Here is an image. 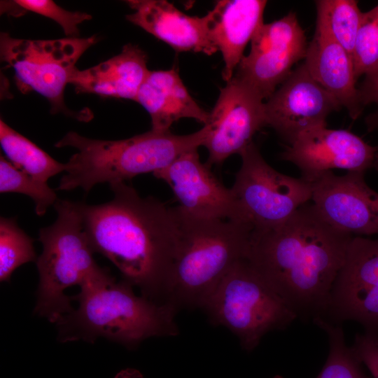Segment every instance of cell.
Returning <instances> with one entry per match:
<instances>
[{
    "mask_svg": "<svg viewBox=\"0 0 378 378\" xmlns=\"http://www.w3.org/2000/svg\"><path fill=\"white\" fill-rule=\"evenodd\" d=\"M113 197L100 204L80 202L83 227L94 253L108 258L122 280L141 295L166 302L179 236L176 208L142 197L125 182L109 185Z\"/></svg>",
    "mask_w": 378,
    "mask_h": 378,
    "instance_id": "cell-1",
    "label": "cell"
},
{
    "mask_svg": "<svg viewBox=\"0 0 378 378\" xmlns=\"http://www.w3.org/2000/svg\"><path fill=\"white\" fill-rule=\"evenodd\" d=\"M352 237L331 227L309 202L281 225L253 230L246 258L296 314L324 310Z\"/></svg>",
    "mask_w": 378,
    "mask_h": 378,
    "instance_id": "cell-2",
    "label": "cell"
},
{
    "mask_svg": "<svg viewBox=\"0 0 378 378\" xmlns=\"http://www.w3.org/2000/svg\"><path fill=\"white\" fill-rule=\"evenodd\" d=\"M133 288L124 280L117 281L110 272L80 287L72 297L78 307L55 323L59 342L94 343L105 338L133 349L150 337L178 335V309L139 296Z\"/></svg>",
    "mask_w": 378,
    "mask_h": 378,
    "instance_id": "cell-3",
    "label": "cell"
},
{
    "mask_svg": "<svg viewBox=\"0 0 378 378\" xmlns=\"http://www.w3.org/2000/svg\"><path fill=\"white\" fill-rule=\"evenodd\" d=\"M210 133L208 125L186 135L151 130L121 140L85 137L75 132L64 135L55 146L77 151L65 163V174L57 190L80 188L85 192L99 183L125 182L139 174L162 169L181 155L204 146Z\"/></svg>",
    "mask_w": 378,
    "mask_h": 378,
    "instance_id": "cell-4",
    "label": "cell"
},
{
    "mask_svg": "<svg viewBox=\"0 0 378 378\" xmlns=\"http://www.w3.org/2000/svg\"><path fill=\"white\" fill-rule=\"evenodd\" d=\"M176 210L180 236L165 301L178 309H202L225 274L246 258L253 228L242 220L195 218Z\"/></svg>",
    "mask_w": 378,
    "mask_h": 378,
    "instance_id": "cell-5",
    "label": "cell"
},
{
    "mask_svg": "<svg viewBox=\"0 0 378 378\" xmlns=\"http://www.w3.org/2000/svg\"><path fill=\"white\" fill-rule=\"evenodd\" d=\"M54 207L56 220L38 233L42 252L36 260L39 282L34 313L56 323L74 309L72 297L65 294L68 288H80L109 272L93 257L80 202L58 199Z\"/></svg>",
    "mask_w": 378,
    "mask_h": 378,
    "instance_id": "cell-6",
    "label": "cell"
},
{
    "mask_svg": "<svg viewBox=\"0 0 378 378\" xmlns=\"http://www.w3.org/2000/svg\"><path fill=\"white\" fill-rule=\"evenodd\" d=\"M202 309L212 324L227 328L248 351L297 316L246 258L225 274Z\"/></svg>",
    "mask_w": 378,
    "mask_h": 378,
    "instance_id": "cell-7",
    "label": "cell"
},
{
    "mask_svg": "<svg viewBox=\"0 0 378 378\" xmlns=\"http://www.w3.org/2000/svg\"><path fill=\"white\" fill-rule=\"evenodd\" d=\"M97 41L96 36L53 40H28L1 33V59L14 71L18 88L34 91L46 98L52 113L66 112L65 88L76 70L82 55Z\"/></svg>",
    "mask_w": 378,
    "mask_h": 378,
    "instance_id": "cell-8",
    "label": "cell"
},
{
    "mask_svg": "<svg viewBox=\"0 0 378 378\" xmlns=\"http://www.w3.org/2000/svg\"><path fill=\"white\" fill-rule=\"evenodd\" d=\"M241 165L231 188L244 220L262 231L276 227L312 200V185L279 172L251 142L240 154Z\"/></svg>",
    "mask_w": 378,
    "mask_h": 378,
    "instance_id": "cell-9",
    "label": "cell"
},
{
    "mask_svg": "<svg viewBox=\"0 0 378 378\" xmlns=\"http://www.w3.org/2000/svg\"><path fill=\"white\" fill-rule=\"evenodd\" d=\"M249 53L244 56L234 76L268 99L290 75L293 66L304 59L308 44L294 13L263 23L253 37Z\"/></svg>",
    "mask_w": 378,
    "mask_h": 378,
    "instance_id": "cell-10",
    "label": "cell"
},
{
    "mask_svg": "<svg viewBox=\"0 0 378 378\" xmlns=\"http://www.w3.org/2000/svg\"><path fill=\"white\" fill-rule=\"evenodd\" d=\"M263 100L253 88L234 76L220 89L206 124L210 127L204 144L209 153L207 165L222 164L253 142L254 134L266 126Z\"/></svg>",
    "mask_w": 378,
    "mask_h": 378,
    "instance_id": "cell-11",
    "label": "cell"
},
{
    "mask_svg": "<svg viewBox=\"0 0 378 378\" xmlns=\"http://www.w3.org/2000/svg\"><path fill=\"white\" fill-rule=\"evenodd\" d=\"M363 172L337 176L331 171L312 181V204L334 229L351 236L378 234V192Z\"/></svg>",
    "mask_w": 378,
    "mask_h": 378,
    "instance_id": "cell-12",
    "label": "cell"
},
{
    "mask_svg": "<svg viewBox=\"0 0 378 378\" xmlns=\"http://www.w3.org/2000/svg\"><path fill=\"white\" fill-rule=\"evenodd\" d=\"M342 108L303 62L265 103V124L290 145L304 132L327 126L328 115Z\"/></svg>",
    "mask_w": 378,
    "mask_h": 378,
    "instance_id": "cell-13",
    "label": "cell"
},
{
    "mask_svg": "<svg viewBox=\"0 0 378 378\" xmlns=\"http://www.w3.org/2000/svg\"><path fill=\"white\" fill-rule=\"evenodd\" d=\"M153 174L169 186L179 204L176 208L183 215L246 222L232 190L226 188L211 167L200 161L197 149L185 153Z\"/></svg>",
    "mask_w": 378,
    "mask_h": 378,
    "instance_id": "cell-14",
    "label": "cell"
},
{
    "mask_svg": "<svg viewBox=\"0 0 378 378\" xmlns=\"http://www.w3.org/2000/svg\"><path fill=\"white\" fill-rule=\"evenodd\" d=\"M296 165L301 177L311 183L332 169L363 172L378 163L377 147L345 130L316 127L304 132L281 153Z\"/></svg>",
    "mask_w": 378,
    "mask_h": 378,
    "instance_id": "cell-15",
    "label": "cell"
},
{
    "mask_svg": "<svg viewBox=\"0 0 378 378\" xmlns=\"http://www.w3.org/2000/svg\"><path fill=\"white\" fill-rule=\"evenodd\" d=\"M337 316L378 329V238L354 236L331 292L328 308Z\"/></svg>",
    "mask_w": 378,
    "mask_h": 378,
    "instance_id": "cell-16",
    "label": "cell"
},
{
    "mask_svg": "<svg viewBox=\"0 0 378 378\" xmlns=\"http://www.w3.org/2000/svg\"><path fill=\"white\" fill-rule=\"evenodd\" d=\"M134 10L128 21L142 28L178 52L211 55L218 52L212 43L206 15H188L165 0H130Z\"/></svg>",
    "mask_w": 378,
    "mask_h": 378,
    "instance_id": "cell-17",
    "label": "cell"
},
{
    "mask_svg": "<svg viewBox=\"0 0 378 378\" xmlns=\"http://www.w3.org/2000/svg\"><path fill=\"white\" fill-rule=\"evenodd\" d=\"M264 0H221L206 15L212 43L222 54V76L226 82L244 55V50L263 22Z\"/></svg>",
    "mask_w": 378,
    "mask_h": 378,
    "instance_id": "cell-18",
    "label": "cell"
},
{
    "mask_svg": "<svg viewBox=\"0 0 378 378\" xmlns=\"http://www.w3.org/2000/svg\"><path fill=\"white\" fill-rule=\"evenodd\" d=\"M309 73L355 120L361 104L351 56L337 42L316 28L304 62Z\"/></svg>",
    "mask_w": 378,
    "mask_h": 378,
    "instance_id": "cell-19",
    "label": "cell"
},
{
    "mask_svg": "<svg viewBox=\"0 0 378 378\" xmlns=\"http://www.w3.org/2000/svg\"><path fill=\"white\" fill-rule=\"evenodd\" d=\"M147 55L137 46L125 45L120 53L84 70L70 80L77 92L135 101L149 70Z\"/></svg>",
    "mask_w": 378,
    "mask_h": 378,
    "instance_id": "cell-20",
    "label": "cell"
},
{
    "mask_svg": "<svg viewBox=\"0 0 378 378\" xmlns=\"http://www.w3.org/2000/svg\"><path fill=\"white\" fill-rule=\"evenodd\" d=\"M135 102L148 113L151 130L156 131H170L181 118H192L204 125L209 118V113L194 100L174 69L149 71Z\"/></svg>",
    "mask_w": 378,
    "mask_h": 378,
    "instance_id": "cell-21",
    "label": "cell"
},
{
    "mask_svg": "<svg viewBox=\"0 0 378 378\" xmlns=\"http://www.w3.org/2000/svg\"><path fill=\"white\" fill-rule=\"evenodd\" d=\"M0 144L6 158L13 166L39 181L47 183L51 177L65 171V163L52 158L2 120Z\"/></svg>",
    "mask_w": 378,
    "mask_h": 378,
    "instance_id": "cell-22",
    "label": "cell"
},
{
    "mask_svg": "<svg viewBox=\"0 0 378 378\" xmlns=\"http://www.w3.org/2000/svg\"><path fill=\"white\" fill-rule=\"evenodd\" d=\"M316 28L329 35L351 56L363 13L354 0L315 1Z\"/></svg>",
    "mask_w": 378,
    "mask_h": 378,
    "instance_id": "cell-23",
    "label": "cell"
},
{
    "mask_svg": "<svg viewBox=\"0 0 378 378\" xmlns=\"http://www.w3.org/2000/svg\"><path fill=\"white\" fill-rule=\"evenodd\" d=\"M37 258L29 237L17 224L15 218H0V281H9L13 272Z\"/></svg>",
    "mask_w": 378,
    "mask_h": 378,
    "instance_id": "cell-24",
    "label": "cell"
},
{
    "mask_svg": "<svg viewBox=\"0 0 378 378\" xmlns=\"http://www.w3.org/2000/svg\"><path fill=\"white\" fill-rule=\"evenodd\" d=\"M0 192H15L31 198L38 216L45 214L58 200L55 190L46 182L39 181L13 166L0 156Z\"/></svg>",
    "mask_w": 378,
    "mask_h": 378,
    "instance_id": "cell-25",
    "label": "cell"
},
{
    "mask_svg": "<svg viewBox=\"0 0 378 378\" xmlns=\"http://www.w3.org/2000/svg\"><path fill=\"white\" fill-rule=\"evenodd\" d=\"M315 318L316 323L328 333L330 343L328 359L316 378H367L354 350L346 346L342 329L321 317Z\"/></svg>",
    "mask_w": 378,
    "mask_h": 378,
    "instance_id": "cell-26",
    "label": "cell"
},
{
    "mask_svg": "<svg viewBox=\"0 0 378 378\" xmlns=\"http://www.w3.org/2000/svg\"><path fill=\"white\" fill-rule=\"evenodd\" d=\"M352 60L357 80L378 64V4L363 13Z\"/></svg>",
    "mask_w": 378,
    "mask_h": 378,
    "instance_id": "cell-27",
    "label": "cell"
},
{
    "mask_svg": "<svg viewBox=\"0 0 378 378\" xmlns=\"http://www.w3.org/2000/svg\"><path fill=\"white\" fill-rule=\"evenodd\" d=\"M14 2L22 10L53 20L69 37H76L79 34L78 25L92 18L88 13L66 10L50 0H16Z\"/></svg>",
    "mask_w": 378,
    "mask_h": 378,
    "instance_id": "cell-28",
    "label": "cell"
},
{
    "mask_svg": "<svg viewBox=\"0 0 378 378\" xmlns=\"http://www.w3.org/2000/svg\"><path fill=\"white\" fill-rule=\"evenodd\" d=\"M356 356L370 371L373 378H378V337L373 332L358 337L353 349Z\"/></svg>",
    "mask_w": 378,
    "mask_h": 378,
    "instance_id": "cell-29",
    "label": "cell"
},
{
    "mask_svg": "<svg viewBox=\"0 0 378 378\" xmlns=\"http://www.w3.org/2000/svg\"><path fill=\"white\" fill-rule=\"evenodd\" d=\"M358 89L363 107L372 103L378 105V64L365 75V78ZM366 122L370 130H374L378 123V111L369 116Z\"/></svg>",
    "mask_w": 378,
    "mask_h": 378,
    "instance_id": "cell-30",
    "label": "cell"
},
{
    "mask_svg": "<svg viewBox=\"0 0 378 378\" xmlns=\"http://www.w3.org/2000/svg\"><path fill=\"white\" fill-rule=\"evenodd\" d=\"M114 378H145L140 371L134 368H126L118 372Z\"/></svg>",
    "mask_w": 378,
    "mask_h": 378,
    "instance_id": "cell-31",
    "label": "cell"
},
{
    "mask_svg": "<svg viewBox=\"0 0 378 378\" xmlns=\"http://www.w3.org/2000/svg\"><path fill=\"white\" fill-rule=\"evenodd\" d=\"M376 128H378V123L376 125V127H374V129H376ZM377 153H378V146H377ZM377 170L378 171V163H377Z\"/></svg>",
    "mask_w": 378,
    "mask_h": 378,
    "instance_id": "cell-32",
    "label": "cell"
},
{
    "mask_svg": "<svg viewBox=\"0 0 378 378\" xmlns=\"http://www.w3.org/2000/svg\"><path fill=\"white\" fill-rule=\"evenodd\" d=\"M273 378H281V377H279V376H276V377H273Z\"/></svg>",
    "mask_w": 378,
    "mask_h": 378,
    "instance_id": "cell-33",
    "label": "cell"
}]
</instances>
